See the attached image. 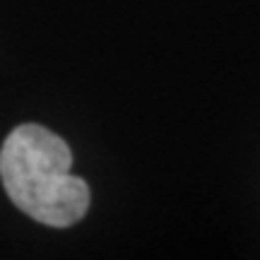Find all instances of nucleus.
Here are the masks:
<instances>
[{
	"label": "nucleus",
	"instance_id": "obj_1",
	"mask_svg": "<svg viewBox=\"0 0 260 260\" xmlns=\"http://www.w3.org/2000/svg\"><path fill=\"white\" fill-rule=\"evenodd\" d=\"M0 181L5 193L34 222L65 229L89 210V186L73 174V152L56 133L24 123L0 149Z\"/></svg>",
	"mask_w": 260,
	"mask_h": 260
}]
</instances>
